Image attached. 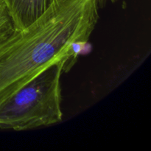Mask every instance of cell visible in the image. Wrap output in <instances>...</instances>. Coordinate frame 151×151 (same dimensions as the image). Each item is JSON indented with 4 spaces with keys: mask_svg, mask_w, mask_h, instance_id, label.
I'll list each match as a JSON object with an SVG mask.
<instances>
[{
    "mask_svg": "<svg viewBox=\"0 0 151 151\" xmlns=\"http://www.w3.org/2000/svg\"><path fill=\"white\" fill-rule=\"evenodd\" d=\"M16 31L10 15L3 0H0V44Z\"/></svg>",
    "mask_w": 151,
    "mask_h": 151,
    "instance_id": "4",
    "label": "cell"
},
{
    "mask_svg": "<svg viewBox=\"0 0 151 151\" xmlns=\"http://www.w3.org/2000/svg\"><path fill=\"white\" fill-rule=\"evenodd\" d=\"M16 30L26 29L47 12L53 0H3Z\"/></svg>",
    "mask_w": 151,
    "mask_h": 151,
    "instance_id": "3",
    "label": "cell"
},
{
    "mask_svg": "<svg viewBox=\"0 0 151 151\" xmlns=\"http://www.w3.org/2000/svg\"><path fill=\"white\" fill-rule=\"evenodd\" d=\"M97 4H98V6L100 7H103L106 4H107L108 1H111V2H114L116 0H97Z\"/></svg>",
    "mask_w": 151,
    "mask_h": 151,
    "instance_id": "5",
    "label": "cell"
},
{
    "mask_svg": "<svg viewBox=\"0 0 151 151\" xmlns=\"http://www.w3.org/2000/svg\"><path fill=\"white\" fill-rule=\"evenodd\" d=\"M97 0H53L32 24L0 44V105L53 63L76 58L98 22Z\"/></svg>",
    "mask_w": 151,
    "mask_h": 151,
    "instance_id": "1",
    "label": "cell"
},
{
    "mask_svg": "<svg viewBox=\"0 0 151 151\" xmlns=\"http://www.w3.org/2000/svg\"><path fill=\"white\" fill-rule=\"evenodd\" d=\"M66 66V60L53 63L3 102L0 128L27 131L60 122V77Z\"/></svg>",
    "mask_w": 151,
    "mask_h": 151,
    "instance_id": "2",
    "label": "cell"
}]
</instances>
